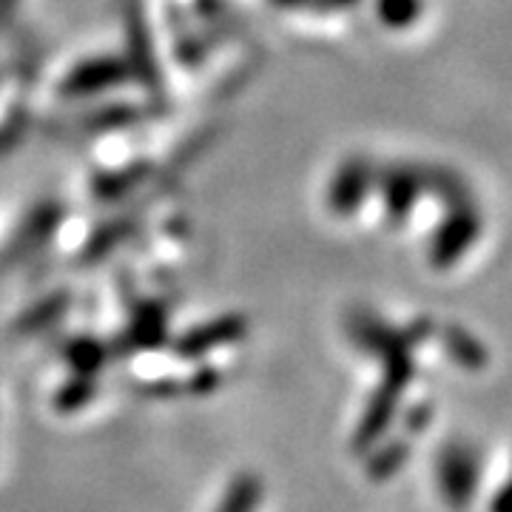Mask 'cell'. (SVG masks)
<instances>
[{"label":"cell","mask_w":512,"mask_h":512,"mask_svg":"<svg viewBox=\"0 0 512 512\" xmlns=\"http://www.w3.org/2000/svg\"><path fill=\"white\" fill-rule=\"evenodd\" d=\"M262 501V484L251 473H242L231 481V487L222 495L217 512H256Z\"/></svg>","instance_id":"6da1fadb"}]
</instances>
